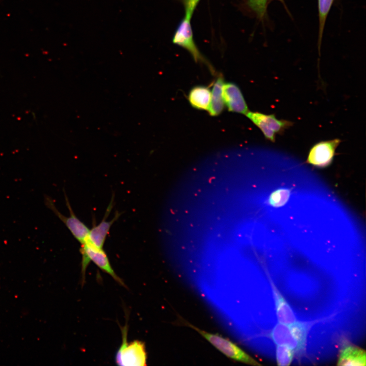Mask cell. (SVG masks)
<instances>
[{"mask_svg":"<svg viewBox=\"0 0 366 366\" xmlns=\"http://www.w3.org/2000/svg\"><path fill=\"white\" fill-rule=\"evenodd\" d=\"M122 343L115 357L116 363L123 366H144L147 364L144 343L139 340L127 341V325L121 328Z\"/></svg>","mask_w":366,"mask_h":366,"instance_id":"obj_1","label":"cell"},{"mask_svg":"<svg viewBox=\"0 0 366 366\" xmlns=\"http://www.w3.org/2000/svg\"><path fill=\"white\" fill-rule=\"evenodd\" d=\"M81 273L82 281L85 279V271L90 262H93L104 272L110 275L115 281L125 286L121 279L115 273L109 262L108 256L103 248H99L88 240L81 243Z\"/></svg>","mask_w":366,"mask_h":366,"instance_id":"obj_2","label":"cell"},{"mask_svg":"<svg viewBox=\"0 0 366 366\" xmlns=\"http://www.w3.org/2000/svg\"><path fill=\"white\" fill-rule=\"evenodd\" d=\"M64 195L66 204L70 214L69 217H66L60 213L57 209L53 199L47 195H44L45 205L50 209L65 224L73 236L80 243H82L87 238L89 229L75 214L65 191Z\"/></svg>","mask_w":366,"mask_h":366,"instance_id":"obj_3","label":"cell"},{"mask_svg":"<svg viewBox=\"0 0 366 366\" xmlns=\"http://www.w3.org/2000/svg\"><path fill=\"white\" fill-rule=\"evenodd\" d=\"M246 115L261 131L265 138L272 142H275L277 134H283L293 125L292 121L279 119L273 114L249 111Z\"/></svg>","mask_w":366,"mask_h":366,"instance_id":"obj_4","label":"cell"},{"mask_svg":"<svg viewBox=\"0 0 366 366\" xmlns=\"http://www.w3.org/2000/svg\"><path fill=\"white\" fill-rule=\"evenodd\" d=\"M189 325L228 357L248 364L261 365L252 357L228 339L223 338L218 334L210 333L201 330L193 325Z\"/></svg>","mask_w":366,"mask_h":366,"instance_id":"obj_5","label":"cell"},{"mask_svg":"<svg viewBox=\"0 0 366 366\" xmlns=\"http://www.w3.org/2000/svg\"><path fill=\"white\" fill-rule=\"evenodd\" d=\"M190 20L191 19L184 17L174 33L172 42L186 49L195 62L205 64L214 74L215 73L214 69L202 56L195 43Z\"/></svg>","mask_w":366,"mask_h":366,"instance_id":"obj_6","label":"cell"},{"mask_svg":"<svg viewBox=\"0 0 366 366\" xmlns=\"http://www.w3.org/2000/svg\"><path fill=\"white\" fill-rule=\"evenodd\" d=\"M341 140L339 138L322 141L314 144L309 152L306 163L317 168H325L332 163L336 150Z\"/></svg>","mask_w":366,"mask_h":366,"instance_id":"obj_7","label":"cell"},{"mask_svg":"<svg viewBox=\"0 0 366 366\" xmlns=\"http://www.w3.org/2000/svg\"><path fill=\"white\" fill-rule=\"evenodd\" d=\"M113 199L107 207L105 215L102 220L98 225L93 223L92 229H89L87 240L99 248H103L107 236L109 233L110 229L112 224L118 219L121 214L117 211L115 216L110 221H107V218L111 212L113 204Z\"/></svg>","mask_w":366,"mask_h":366,"instance_id":"obj_8","label":"cell"},{"mask_svg":"<svg viewBox=\"0 0 366 366\" xmlns=\"http://www.w3.org/2000/svg\"><path fill=\"white\" fill-rule=\"evenodd\" d=\"M224 104L229 111L246 114L248 108L241 90L233 82L224 83L223 87Z\"/></svg>","mask_w":366,"mask_h":366,"instance_id":"obj_9","label":"cell"},{"mask_svg":"<svg viewBox=\"0 0 366 366\" xmlns=\"http://www.w3.org/2000/svg\"><path fill=\"white\" fill-rule=\"evenodd\" d=\"M270 336L276 345L287 346L292 349L294 353L302 352L289 324L279 322L272 329Z\"/></svg>","mask_w":366,"mask_h":366,"instance_id":"obj_10","label":"cell"},{"mask_svg":"<svg viewBox=\"0 0 366 366\" xmlns=\"http://www.w3.org/2000/svg\"><path fill=\"white\" fill-rule=\"evenodd\" d=\"M365 358L363 349L354 345H346L340 351L337 365L365 366Z\"/></svg>","mask_w":366,"mask_h":366,"instance_id":"obj_11","label":"cell"},{"mask_svg":"<svg viewBox=\"0 0 366 366\" xmlns=\"http://www.w3.org/2000/svg\"><path fill=\"white\" fill-rule=\"evenodd\" d=\"M271 284L279 322L285 324L295 322L296 319L291 308L272 281Z\"/></svg>","mask_w":366,"mask_h":366,"instance_id":"obj_12","label":"cell"},{"mask_svg":"<svg viewBox=\"0 0 366 366\" xmlns=\"http://www.w3.org/2000/svg\"><path fill=\"white\" fill-rule=\"evenodd\" d=\"M211 99V91L208 86L198 85L189 93L188 100L191 105L198 110H208Z\"/></svg>","mask_w":366,"mask_h":366,"instance_id":"obj_13","label":"cell"},{"mask_svg":"<svg viewBox=\"0 0 366 366\" xmlns=\"http://www.w3.org/2000/svg\"><path fill=\"white\" fill-rule=\"evenodd\" d=\"M224 84V78L220 74L212 84L211 92V99L208 110L211 116H217L220 114L225 106L223 97V87Z\"/></svg>","mask_w":366,"mask_h":366,"instance_id":"obj_14","label":"cell"},{"mask_svg":"<svg viewBox=\"0 0 366 366\" xmlns=\"http://www.w3.org/2000/svg\"><path fill=\"white\" fill-rule=\"evenodd\" d=\"M334 0H318L319 20V45L321 43L326 18Z\"/></svg>","mask_w":366,"mask_h":366,"instance_id":"obj_15","label":"cell"},{"mask_svg":"<svg viewBox=\"0 0 366 366\" xmlns=\"http://www.w3.org/2000/svg\"><path fill=\"white\" fill-rule=\"evenodd\" d=\"M289 325L298 342L301 350L303 351L308 334L307 326L304 323L298 321H295Z\"/></svg>","mask_w":366,"mask_h":366,"instance_id":"obj_16","label":"cell"},{"mask_svg":"<svg viewBox=\"0 0 366 366\" xmlns=\"http://www.w3.org/2000/svg\"><path fill=\"white\" fill-rule=\"evenodd\" d=\"M294 352L286 346L277 345L276 348V360L280 366H288L292 361Z\"/></svg>","mask_w":366,"mask_h":366,"instance_id":"obj_17","label":"cell"},{"mask_svg":"<svg viewBox=\"0 0 366 366\" xmlns=\"http://www.w3.org/2000/svg\"><path fill=\"white\" fill-rule=\"evenodd\" d=\"M290 196V191L286 189H280L273 192L269 196L268 203L274 207L284 205Z\"/></svg>","mask_w":366,"mask_h":366,"instance_id":"obj_18","label":"cell"},{"mask_svg":"<svg viewBox=\"0 0 366 366\" xmlns=\"http://www.w3.org/2000/svg\"><path fill=\"white\" fill-rule=\"evenodd\" d=\"M267 0H249L248 6L261 19L265 15Z\"/></svg>","mask_w":366,"mask_h":366,"instance_id":"obj_19","label":"cell"},{"mask_svg":"<svg viewBox=\"0 0 366 366\" xmlns=\"http://www.w3.org/2000/svg\"><path fill=\"white\" fill-rule=\"evenodd\" d=\"M200 0H183L186 17L191 19Z\"/></svg>","mask_w":366,"mask_h":366,"instance_id":"obj_20","label":"cell"},{"mask_svg":"<svg viewBox=\"0 0 366 366\" xmlns=\"http://www.w3.org/2000/svg\"><path fill=\"white\" fill-rule=\"evenodd\" d=\"M279 1H282L283 0H279Z\"/></svg>","mask_w":366,"mask_h":366,"instance_id":"obj_21","label":"cell"}]
</instances>
